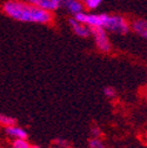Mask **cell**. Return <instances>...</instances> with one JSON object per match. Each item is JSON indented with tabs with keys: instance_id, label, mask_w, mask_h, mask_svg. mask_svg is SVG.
Returning <instances> with one entry per match:
<instances>
[{
	"instance_id": "obj_2",
	"label": "cell",
	"mask_w": 147,
	"mask_h": 148,
	"mask_svg": "<svg viewBox=\"0 0 147 148\" xmlns=\"http://www.w3.org/2000/svg\"><path fill=\"white\" fill-rule=\"evenodd\" d=\"M104 29H106L107 32L117 33V34H126L131 29V24L121 15L107 14L106 21L104 25Z\"/></svg>"
},
{
	"instance_id": "obj_9",
	"label": "cell",
	"mask_w": 147,
	"mask_h": 148,
	"mask_svg": "<svg viewBox=\"0 0 147 148\" xmlns=\"http://www.w3.org/2000/svg\"><path fill=\"white\" fill-rule=\"evenodd\" d=\"M16 122V120L12 116H8L6 114L0 113V126H4V127H8V126H14Z\"/></svg>"
},
{
	"instance_id": "obj_16",
	"label": "cell",
	"mask_w": 147,
	"mask_h": 148,
	"mask_svg": "<svg viewBox=\"0 0 147 148\" xmlns=\"http://www.w3.org/2000/svg\"><path fill=\"white\" fill-rule=\"evenodd\" d=\"M18 1H23V3H27V4H31V5H38L39 0H18Z\"/></svg>"
},
{
	"instance_id": "obj_13",
	"label": "cell",
	"mask_w": 147,
	"mask_h": 148,
	"mask_svg": "<svg viewBox=\"0 0 147 148\" xmlns=\"http://www.w3.org/2000/svg\"><path fill=\"white\" fill-rule=\"evenodd\" d=\"M104 94H105L106 98L112 99V98H114V97L117 95V90H115V88L112 87V86H107V87L104 88Z\"/></svg>"
},
{
	"instance_id": "obj_18",
	"label": "cell",
	"mask_w": 147,
	"mask_h": 148,
	"mask_svg": "<svg viewBox=\"0 0 147 148\" xmlns=\"http://www.w3.org/2000/svg\"><path fill=\"white\" fill-rule=\"evenodd\" d=\"M60 1H61V3H63V4H64V3H65V1H67V0H60Z\"/></svg>"
},
{
	"instance_id": "obj_11",
	"label": "cell",
	"mask_w": 147,
	"mask_h": 148,
	"mask_svg": "<svg viewBox=\"0 0 147 148\" xmlns=\"http://www.w3.org/2000/svg\"><path fill=\"white\" fill-rule=\"evenodd\" d=\"M89 148H105V145L99 138H91L88 141Z\"/></svg>"
},
{
	"instance_id": "obj_7",
	"label": "cell",
	"mask_w": 147,
	"mask_h": 148,
	"mask_svg": "<svg viewBox=\"0 0 147 148\" xmlns=\"http://www.w3.org/2000/svg\"><path fill=\"white\" fill-rule=\"evenodd\" d=\"M63 6H65V8L73 15L84 11V5L80 0H67L63 4Z\"/></svg>"
},
{
	"instance_id": "obj_8",
	"label": "cell",
	"mask_w": 147,
	"mask_h": 148,
	"mask_svg": "<svg viewBox=\"0 0 147 148\" xmlns=\"http://www.w3.org/2000/svg\"><path fill=\"white\" fill-rule=\"evenodd\" d=\"M5 132L12 136V138H15V139H27V132L25 129L18 127V126H8V127H5Z\"/></svg>"
},
{
	"instance_id": "obj_3",
	"label": "cell",
	"mask_w": 147,
	"mask_h": 148,
	"mask_svg": "<svg viewBox=\"0 0 147 148\" xmlns=\"http://www.w3.org/2000/svg\"><path fill=\"white\" fill-rule=\"evenodd\" d=\"M91 36L93 38L97 48L102 53H108L112 48L111 41L108 39L107 31L101 27H92L91 28Z\"/></svg>"
},
{
	"instance_id": "obj_5",
	"label": "cell",
	"mask_w": 147,
	"mask_h": 148,
	"mask_svg": "<svg viewBox=\"0 0 147 148\" xmlns=\"http://www.w3.org/2000/svg\"><path fill=\"white\" fill-rule=\"evenodd\" d=\"M131 29L135 34L141 36L142 39L147 40V20H145V19H135L131 24Z\"/></svg>"
},
{
	"instance_id": "obj_10",
	"label": "cell",
	"mask_w": 147,
	"mask_h": 148,
	"mask_svg": "<svg viewBox=\"0 0 147 148\" xmlns=\"http://www.w3.org/2000/svg\"><path fill=\"white\" fill-rule=\"evenodd\" d=\"M102 4V0H84V7H86L87 10H95L98 8L100 5Z\"/></svg>"
},
{
	"instance_id": "obj_6",
	"label": "cell",
	"mask_w": 147,
	"mask_h": 148,
	"mask_svg": "<svg viewBox=\"0 0 147 148\" xmlns=\"http://www.w3.org/2000/svg\"><path fill=\"white\" fill-rule=\"evenodd\" d=\"M36 6L52 13L54 11L59 10L63 6V3L60 1V0H39V3Z\"/></svg>"
},
{
	"instance_id": "obj_17",
	"label": "cell",
	"mask_w": 147,
	"mask_h": 148,
	"mask_svg": "<svg viewBox=\"0 0 147 148\" xmlns=\"http://www.w3.org/2000/svg\"><path fill=\"white\" fill-rule=\"evenodd\" d=\"M30 148H40V147H39V146H35V145H33V146H31Z\"/></svg>"
},
{
	"instance_id": "obj_15",
	"label": "cell",
	"mask_w": 147,
	"mask_h": 148,
	"mask_svg": "<svg viewBox=\"0 0 147 148\" xmlns=\"http://www.w3.org/2000/svg\"><path fill=\"white\" fill-rule=\"evenodd\" d=\"M91 132H92V138H99L100 136V129L98 127H92Z\"/></svg>"
},
{
	"instance_id": "obj_14",
	"label": "cell",
	"mask_w": 147,
	"mask_h": 148,
	"mask_svg": "<svg viewBox=\"0 0 147 148\" xmlns=\"http://www.w3.org/2000/svg\"><path fill=\"white\" fill-rule=\"evenodd\" d=\"M54 143L60 148H68V142L66 140H63V139H57L56 141H54Z\"/></svg>"
},
{
	"instance_id": "obj_1",
	"label": "cell",
	"mask_w": 147,
	"mask_h": 148,
	"mask_svg": "<svg viewBox=\"0 0 147 148\" xmlns=\"http://www.w3.org/2000/svg\"><path fill=\"white\" fill-rule=\"evenodd\" d=\"M4 13L11 19L20 23L30 24H49L53 19L51 12H47L35 5L18 1V0H8L3 6Z\"/></svg>"
},
{
	"instance_id": "obj_12",
	"label": "cell",
	"mask_w": 147,
	"mask_h": 148,
	"mask_svg": "<svg viewBox=\"0 0 147 148\" xmlns=\"http://www.w3.org/2000/svg\"><path fill=\"white\" fill-rule=\"evenodd\" d=\"M31 145L25 139H15L12 145V148H30Z\"/></svg>"
},
{
	"instance_id": "obj_4",
	"label": "cell",
	"mask_w": 147,
	"mask_h": 148,
	"mask_svg": "<svg viewBox=\"0 0 147 148\" xmlns=\"http://www.w3.org/2000/svg\"><path fill=\"white\" fill-rule=\"evenodd\" d=\"M68 24H69L72 31L74 32V34H77L80 38H89L91 36V28L88 26H86L85 24L79 23L74 18H71L68 20Z\"/></svg>"
}]
</instances>
